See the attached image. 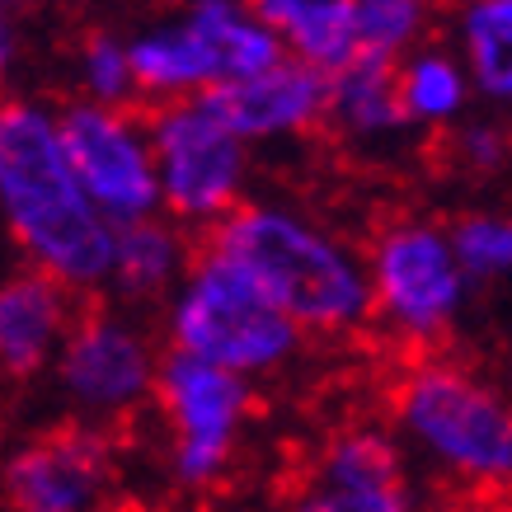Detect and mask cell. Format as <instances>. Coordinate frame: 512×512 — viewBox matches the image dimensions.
<instances>
[{"mask_svg":"<svg viewBox=\"0 0 512 512\" xmlns=\"http://www.w3.org/2000/svg\"><path fill=\"white\" fill-rule=\"evenodd\" d=\"M0 221L19 264L43 268L80 296L109 292L118 226L80 184L62 109L47 99H5L0 109Z\"/></svg>","mask_w":512,"mask_h":512,"instance_id":"cell-1","label":"cell"},{"mask_svg":"<svg viewBox=\"0 0 512 512\" xmlns=\"http://www.w3.org/2000/svg\"><path fill=\"white\" fill-rule=\"evenodd\" d=\"M202 240L249 268L311 339H353L372 329L367 249L311 207L287 198H245Z\"/></svg>","mask_w":512,"mask_h":512,"instance_id":"cell-2","label":"cell"},{"mask_svg":"<svg viewBox=\"0 0 512 512\" xmlns=\"http://www.w3.org/2000/svg\"><path fill=\"white\" fill-rule=\"evenodd\" d=\"M414 466L461 494H512V390L447 353H414L390 386Z\"/></svg>","mask_w":512,"mask_h":512,"instance_id":"cell-3","label":"cell"},{"mask_svg":"<svg viewBox=\"0 0 512 512\" xmlns=\"http://www.w3.org/2000/svg\"><path fill=\"white\" fill-rule=\"evenodd\" d=\"M160 334L170 348L221 362L249 381H278L306 357L311 334L268 296L249 268L217 245H202L188 278L160 306Z\"/></svg>","mask_w":512,"mask_h":512,"instance_id":"cell-4","label":"cell"},{"mask_svg":"<svg viewBox=\"0 0 512 512\" xmlns=\"http://www.w3.org/2000/svg\"><path fill=\"white\" fill-rule=\"evenodd\" d=\"M367 278H372V329L390 348L433 353L466 320L470 282L451 221L423 212H395L367 235Z\"/></svg>","mask_w":512,"mask_h":512,"instance_id":"cell-5","label":"cell"},{"mask_svg":"<svg viewBox=\"0 0 512 512\" xmlns=\"http://www.w3.org/2000/svg\"><path fill=\"white\" fill-rule=\"evenodd\" d=\"M141 99H193L254 76L287 57L282 33L268 24L254 0H179L170 15L127 33Z\"/></svg>","mask_w":512,"mask_h":512,"instance_id":"cell-6","label":"cell"},{"mask_svg":"<svg viewBox=\"0 0 512 512\" xmlns=\"http://www.w3.org/2000/svg\"><path fill=\"white\" fill-rule=\"evenodd\" d=\"M151 414L165 433L160 466L170 489L202 498L231 480L259 414V381L184 348H165Z\"/></svg>","mask_w":512,"mask_h":512,"instance_id":"cell-7","label":"cell"},{"mask_svg":"<svg viewBox=\"0 0 512 512\" xmlns=\"http://www.w3.org/2000/svg\"><path fill=\"white\" fill-rule=\"evenodd\" d=\"M165 348V334L146 325L137 306H90L76 315L47 381L66 419L118 433L156 404Z\"/></svg>","mask_w":512,"mask_h":512,"instance_id":"cell-8","label":"cell"},{"mask_svg":"<svg viewBox=\"0 0 512 512\" xmlns=\"http://www.w3.org/2000/svg\"><path fill=\"white\" fill-rule=\"evenodd\" d=\"M146 123L156 141L165 212L188 231L212 235L240 202L254 198L249 184L259 146H249L207 94L151 104Z\"/></svg>","mask_w":512,"mask_h":512,"instance_id":"cell-9","label":"cell"},{"mask_svg":"<svg viewBox=\"0 0 512 512\" xmlns=\"http://www.w3.org/2000/svg\"><path fill=\"white\" fill-rule=\"evenodd\" d=\"M57 109H62L66 156L113 226L165 212L156 141L137 104H99V99L76 94Z\"/></svg>","mask_w":512,"mask_h":512,"instance_id":"cell-10","label":"cell"},{"mask_svg":"<svg viewBox=\"0 0 512 512\" xmlns=\"http://www.w3.org/2000/svg\"><path fill=\"white\" fill-rule=\"evenodd\" d=\"M5 508L15 512H94L118 484V456L104 428L66 419L62 428L29 433L10 447L5 470Z\"/></svg>","mask_w":512,"mask_h":512,"instance_id":"cell-11","label":"cell"},{"mask_svg":"<svg viewBox=\"0 0 512 512\" xmlns=\"http://www.w3.org/2000/svg\"><path fill=\"white\" fill-rule=\"evenodd\" d=\"M414 456L395 428L348 423L329 433L311 456L296 508L306 512H409L419 508Z\"/></svg>","mask_w":512,"mask_h":512,"instance_id":"cell-12","label":"cell"},{"mask_svg":"<svg viewBox=\"0 0 512 512\" xmlns=\"http://www.w3.org/2000/svg\"><path fill=\"white\" fill-rule=\"evenodd\" d=\"M207 99L221 109V118L249 141V146H292L315 132H325L329 113V71L282 57V62L254 71V76L226 80Z\"/></svg>","mask_w":512,"mask_h":512,"instance_id":"cell-13","label":"cell"},{"mask_svg":"<svg viewBox=\"0 0 512 512\" xmlns=\"http://www.w3.org/2000/svg\"><path fill=\"white\" fill-rule=\"evenodd\" d=\"M325 132L343 156L362 165H390L409 151L419 127L409 123L400 99V71L390 57L357 52L353 62L329 71V113Z\"/></svg>","mask_w":512,"mask_h":512,"instance_id":"cell-14","label":"cell"},{"mask_svg":"<svg viewBox=\"0 0 512 512\" xmlns=\"http://www.w3.org/2000/svg\"><path fill=\"white\" fill-rule=\"evenodd\" d=\"M80 315V292L43 268L19 264L0 282V372L15 386H29L52 372L66 334Z\"/></svg>","mask_w":512,"mask_h":512,"instance_id":"cell-15","label":"cell"},{"mask_svg":"<svg viewBox=\"0 0 512 512\" xmlns=\"http://www.w3.org/2000/svg\"><path fill=\"white\" fill-rule=\"evenodd\" d=\"M198 231H188L184 221H174L170 212H151L118 226L113 240V268H109V296L137 311L165 306L170 292L188 278V268L198 259Z\"/></svg>","mask_w":512,"mask_h":512,"instance_id":"cell-16","label":"cell"},{"mask_svg":"<svg viewBox=\"0 0 512 512\" xmlns=\"http://www.w3.org/2000/svg\"><path fill=\"white\" fill-rule=\"evenodd\" d=\"M395 71H400L404 113H409V123L419 127V137H447L451 127L470 118L475 104H480L475 80H470L461 52L451 43L428 38L423 47L404 52Z\"/></svg>","mask_w":512,"mask_h":512,"instance_id":"cell-17","label":"cell"},{"mask_svg":"<svg viewBox=\"0 0 512 512\" xmlns=\"http://www.w3.org/2000/svg\"><path fill=\"white\" fill-rule=\"evenodd\" d=\"M447 43L461 52L484 109L512 113V0H451Z\"/></svg>","mask_w":512,"mask_h":512,"instance_id":"cell-18","label":"cell"},{"mask_svg":"<svg viewBox=\"0 0 512 512\" xmlns=\"http://www.w3.org/2000/svg\"><path fill=\"white\" fill-rule=\"evenodd\" d=\"M254 10L282 33L292 57L320 71H339L362 52L357 0H254Z\"/></svg>","mask_w":512,"mask_h":512,"instance_id":"cell-19","label":"cell"},{"mask_svg":"<svg viewBox=\"0 0 512 512\" xmlns=\"http://www.w3.org/2000/svg\"><path fill=\"white\" fill-rule=\"evenodd\" d=\"M71 90L99 104H137V66H132V47L127 33L94 29L80 38V47L71 52Z\"/></svg>","mask_w":512,"mask_h":512,"instance_id":"cell-20","label":"cell"},{"mask_svg":"<svg viewBox=\"0 0 512 512\" xmlns=\"http://www.w3.org/2000/svg\"><path fill=\"white\" fill-rule=\"evenodd\" d=\"M451 240L475 287H512V212L470 207L451 217Z\"/></svg>","mask_w":512,"mask_h":512,"instance_id":"cell-21","label":"cell"},{"mask_svg":"<svg viewBox=\"0 0 512 512\" xmlns=\"http://www.w3.org/2000/svg\"><path fill=\"white\" fill-rule=\"evenodd\" d=\"M437 29V0H357V38L362 52L400 62L433 38Z\"/></svg>","mask_w":512,"mask_h":512,"instance_id":"cell-22","label":"cell"},{"mask_svg":"<svg viewBox=\"0 0 512 512\" xmlns=\"http://www.w3.org/2000/svg\"><path fill=\"white\" fill-rule=\"evenodd\" d=\"M447 160L466 179H494L512 160V123L503 118H480L470 113L447 132Z\"/></svg>","mask_w":512,"mask_h":512,"instance_id":"cell-23","label":"cell"},{"mask_svg":"<svg viewBox=\"0 0 512 512\" xmlns=\"http://www.w3.org/2000/svg\"><path fill=\"white\" fill-rule=\"evenodd\" d=\"M24 5H29V0H0V10H5V15H19Z\"/></svg>","mask_w":512,"mask_h":512,"instance_id":"cell-24","label":"cell"}]
</instances>
